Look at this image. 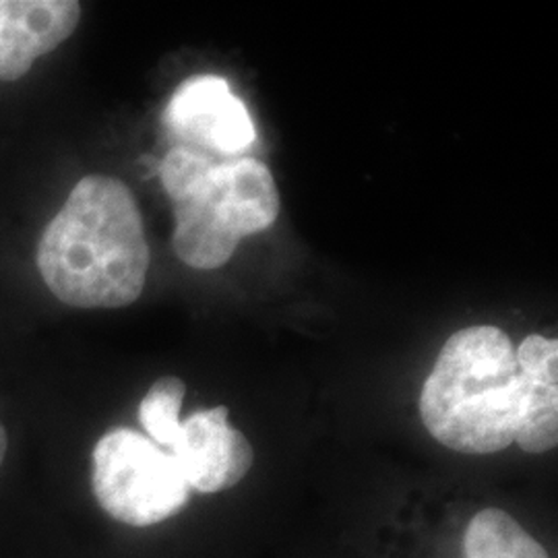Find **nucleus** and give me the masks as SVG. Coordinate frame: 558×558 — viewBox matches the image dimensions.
I'll return each instance as SVG.
<instances>
[{"label":"nucleus","instance_id":"f257e3e1","mask_svg":"<svg viewBox=\"0 0 558 558\" xmlns=\"http://www.w3.org/2000/svg\"><path fill=\"white\" fill-rule=\"evenodd\" d=\"M36 260L50 292L69 306L137 302L151 255L133 191L104 174L81 179L46 226Z\"/></svg>","mask_w":558,"mask_h":558},{"label":"nucleus","instance_id":"f03ea898","mask_svg":"<svg viewBox=\"0 0 558 558\" xmlns=\"http://www.w3.org/2000/svg\"><path fill=\"white\" fill-rule=\"evenodd\" d=\"M518 412V356L509 336L474 325L447 339L420 396L433 439L465 456L499 453L515 440Z\"/></svg>","mask_w":558,"mask_h":558},{"label":"nucleus","instance_id":"7ed1b4c3","mask_svg":"<svg viewBox=\"0 0 558 558\" xmlns=\"http://www.w3.org/2000/svg\"><path fill=\"white\" fill-rule=\"evenodd\" d=\"M92 486L101 509L133 527L174 518L191 499L174 458L131 428H114L98 440Z\"/></svg>","mask_w":558,"mask_h":558},{"label":"nucleus","instance_id":"20e7f679","mask_svg":"<svg viewBox=\"0 0 558 558\" xmlns=\"http://www.w3.org/2000/svg\"><path fill=\"white\" fill-rule=\"evenodd\" d=\"M163 124L174 147L214 161L236 160L257 140L248 108L218 75L184 81L163 110Z\"/></svg>","mask_w":558,"mask_h":558},{"label":"nucleus","instance_id":"39448f33","mask_svg":"<svg viewBox=\"0 0 558 558\" xmlns=\"http://www.w3.org/2000/svg\"><path fill=\"white\" fill-rule=\"evenodd\" d=\"M189 488L205 495L236 486L253 468V447L228 424V408L201 410L180 422L179 437L170 447Z\"/></svg>","mask_w":558,"mask_h":558},{"label":"nucleus","instance_id":"423d86ee","mask_svg":"<svg viewBox=\"0 0 558 558\" xmlns=\"http://www.w3.org/2000/svg\"><path fill=\"white\" fill-rule=\"evenodd\" d=\"M191 193H199L239 239L263 232L278 220V184L269 168L255 158L211 163L199 182L184 195Z\"/></svg>","mask_w":558,"mask_h":558},{"label":"nucleus","instance_id":"0eeeda50","mask_svg":"<svg viewBox=\"0 0 558 558\" xmlns=\"http://www.w3.org/2000/svg\"><path fill=\"white\" fill-rule=\"evenodd\" d=\"M519 412L515 440L525 453H546L558 442V343L530 336L515 350Z\"/></svg>","mask_w":558,"mask_h":558},{"label":"nucleus","instance_id":"6e6552de","mask_svg":"<svg viewBox=\"0 0 558 558\" xmlns=\"http://www.w3.org/2000/svg\"><path fill=\"white\" fill-rule=\"evenodd\" d=\"M80 20L75 0H2L0 48L36 60L69 40Z\"/></svg>","mask_w":558,"mask_h":558},{"label":"nucleus","instance_id":"1a4fd4ad","mask_svg":"<svg viewBox=\"0 0 558 558\" xmlns=\"http://www.w3.org/2000/svg\"><path fill=\"white\" fill-rule=\"evenodd\" d=\"M463 558H550L518 519L497 507L476 513L463 536Z\"/></svg>","mask_w":558,"mask_h":558},{"label":"nucleus","instance_id":"9d476101","mask_svg":"<svg viewBox=\"0 0 558 558\" xmlns=\"http://www.w3.org/2000/svg\"><path fill=\"white\" fill-rule=\"evenodd\" d=\"M186 385L179 377H161L151 385L140 405V422L158 447H172L179 437L180 410Z\"/></svg>","mask_w":558,"mask_h":558},{"label":"nucleus","instance_id":"9b49d317","mask_svg":"<svg viewBox=\"0 0 558 558\" xmlns=\"http://www.w3.org/2000/svg\"><path fill=\"white\" fill-rule=\"evenodd\" d=\"M7 447H9L7 430H4V426H2V422H0V465H2V461H4V456H7Z\"/></svg>","mask_w":558,"mask_h":558}]
</instances>
